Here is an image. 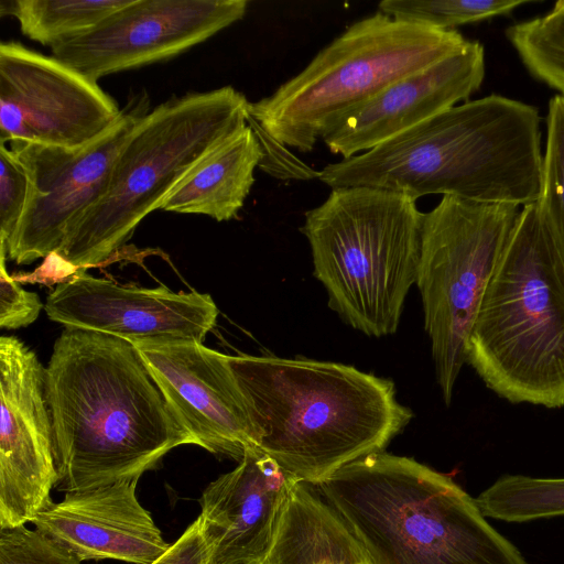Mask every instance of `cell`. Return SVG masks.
Returning <instances> with one entry per match:
<instances>
[{
    "label": "cell",
    "instance_id": "obj_12",
    "mask_svg": "<svg viewBox=\"0 0 564 564\" xmlns=\"http://www.w3.org/2000/svg\"><path fill=\"white\" fill-rule=\"evenodd\" d=\"M248 4L247 0H131L51 52L98 82L184 53L241 20Z\"/></svg>",
    "mask_w": 564,
    "mask_h": 564
},
{
    "label": "cell",
    "instance_id": "obj_18",
    "mask_svg": "<svg viewBox=\"0 0 564 564\" xmlns=\"http://www.w3.org/2000/svg\"><path fill=\"white\" fill-rule=\"evenodd\" d=\"M295 481L253 448L205 488L198 518L213 544L215 564H252L267 552Z\"/></svg>",
    "mask_w": 564,
    "mask_h": 564
},
{
    "label": "cell",
    "instance_id": "obj_29",
    "mask_svg": "<svg viewBox=\"0 0 564 564\" xmlns=\"http://www.w3.org/2000/svg\"><path fill=\"white\" fill-rule=\"evenodd\" d=\"M151 564H215L214 547L197 518L169 549Z\"/></svg>",
    "mask_w": 564,
    "mask_h": 564
},
{
    "label": "cell",
    "instance_id": "obj_19",
    "mask_svg": "<svg viewBox=\"0 0 564 564\" xmlns=\"http://www.w3.org/2000/svg\"><path fill=\"white\" fill-rule=\"evenodd\" d=\"M262 158L260 142L246 124L207 152L167 193L159 209L205 215L217 221L235 219Z\"/></svg>",
    "mask_w": 564,
    "mask_h": 564
},
{
    "label": "cell",
    "instance_id": "obj_20",
    "mask_svg": "<svg viewBox=\"0 0 564 564\" xmlns=\"http://www.w3.org/2000/svg\"><path fill=\"white\" fill-rule=\"evenodd\" d=\"M312 489L292 485L272 542L252 564H371L350 527Z\"/></svg>",
    "mask_w": 564,
    "mask_h": 564
},
{
    "label": "cell",
    "instance_id": "obj_22",
    "mask_svg": "<svg viewBox=\"0 0 564 564\" xmlns=\"http://www.w3.org/2000/svg\"><path fill=\"white\" fill-rule=\"evenodd\" d=\"M475 500L486 518L506 522L564 516V478L503 475Z\"/></svg>",
    "mask_w": 564,
    "mask_h": 564
},
{
    "label": "cell",
    "instance_id": "obj_13",
    "mask_svg": "<svg viewBox=\"0 0 564 564\" xmlns=\"http://www.w3.org/2000/svg\"><path fill=\"white\" fill-rule=\"evenodd\" d=\"M0 529L25 525L58 481L45 369L19 338H0Z\"/></svg>",
    "mask_w": 564,
    "mask_h": 564
},
{
    "label": "cell",
    "instance_id": "obj_16",
    "mask_svg": "<svg viewBox=\"0 0 564 564\" xmlns=\"http://www.w3.org/2000/svg\"><path fill=\"white\" fill-rule=\"evenodd\" d=\"M485 51L468 41L459 51L403 77L339 119L322 138L349 159L468 99L482 84Z\"/></svg>",
    "mask_w": 564,
    "mask_h": 564
},
{
    "label": "cell",
    "instance_id": "obj_23",
    "mask_svg": "<svg viewBox=\"0 0 564 564\" xmlns=\"http://www.w3.org/2000/svg\"><path fill=\"white\" fill-rule=\"evenodd\" d=\"M506 36L533 78L564 94V0L543 15L510 25Z\"/></svg>",
    "mask_w": 564,
    "mask_h": 564
},
{
    "label": "cell",
    "instance_id": "obj_3",
    "mask_svg": "<svg viewBox=\"0 0 564 564\" xmlns=\"http://www.w3.org/2000/svg\"><path fill=\"white\" fill-rule=\"evenodd\" d=\"M259 448L299 481L317 486L383 452L413 417L392 380L307 358L228 355Z\"/></svg>",
    "mask_w": 564,
    "mask_h": 564
},
{
    "label": "cell",
    "instance_id": "obj_21",
    "mask_svg": "<svg viewBox=\"0 0 564 564\" xmlns=\"http://www.w3.org/2000/svg\"><path fill=\"white\" fill-rule=\"evenodd\" d=\"M131 0H2L1 15L14 17L32 41L53 47L98 25Z\"/></svg>",
    "mask_w": 564,
    "mask_h": 564
},
{
    "label": "cell",
    "instance_id": "obj_7",
    "mask_svg": "<svg viewBox=\"0 0 564 564\" xmlns=\"http://www.w3.org/2000/svg\"><path fill=\"white\" fill-rule=\"evenodd\" d=\"M468 41L456 30L378 11L350 24L270 96L249 102L247 124L283 147L311 152L345 115Z\"/></svg>",
    "mask_w": 564,
    "mask_h": 564
},
{
    "label": "cell",
    "instance_id": "obj_28",
    "mask_svg": "<svg viewBox=\"0 0 564 564\" xmlns=\"http://www.w3.org/2000/svg\"><path fill=\"white\" fill-rule=\"evenodd\" d=\"M7 250L0 242V326L15 329L35 322L43 304L39 295L24 290L6 269Z\"/></svg>",
    "mask_w": 564,
    "mask_h": 564
},
{
    "label": "cell",
    "instance_id": "obj_6",
    "mask_svg": "<svg viewBox=\"0 0 564 564\" xmlns=\"http://www.w3.org/2000/svg\"><path fill=\"white\" fill-rule=\"evenodd\" d=\"M424 213L416 199L368 188H332L307 210L306 237L315 278L328 306L368 336L397 332L405 297L416 284Z\"/></svg>",
    "mask_w": 564,
    "mask_h": 564
},
{
    "label": "cell",
    "instance_id": "obj_17",
    "mask_svg": "<svg viewBox=\"0 0 564 564\" xmlns=\"http://www.w3.org/2000/svg\"><path fill=\"white\" fill-rule=\"evenodd\" d=\"M137 484L122 480L68 491L63 500L51 501L32 523L80 561L111 558L151 564L171 544L139 502Z\"/></svg>",
    "mask_w": 564,
    "mask_h": 564
},
{
    "label": "cell",
    "instance_id": "obj_25",
    "mask_svg": "<svg viewBox=\"0 0 564 564\" xmlns=\"http://www.w3.org/2000/svg\"><path fill=\"white\" fill-rule=\"evenodd\" d=\"M528 0H383L380 12L443 31L512 12Z\"/></svg>",
    "mask_w": 564,
    "mask_h": 564
},
{
    "label": "cell",
    "instance_id": "obj_4",
    "mask_svg": "<svg viewBox=\"0 0 564 564\" xmlns=\"http://www.w3.org/2000/svg\"><path fill=\"white\" fill-rule=\"evenodd\" d=\"M314 487L371 564H529L475 498L413 458L371 454Z\"/></svg>",
    "mask_w": 564,
    "mask_h": 564
},
{
    "label": "cell",
    "instance_id": "obj_15",
    "mask_svg": "<svg viewBox=\"0 0 564 564\" xmlns=\"http://www.w3.org/2000/svg\"><path fill=\"white\" fill-rule=\"evenodd\" d=\"M170 411L196 445L238 462L259 436L228 355L196 341L133 345Z\"/></svg>",
    "mask_w": 564,
    "mask_h": 564
},
{
    "label": "cell",
    "instance_id": "obj_2",
    "mask_svg": "<svg viewBox=\"0 0 564 564\" xmlns=\"http://www.w3.org/2000/svg\"><path fill=\"white\" fill-rule=\"evenodd\" d=\"M541 118L532 105L489 95L456 105L371 150L329 163L330 188L527 206L540 197Z\"/></svg>",
    "mask_w": 564,
    "mask_h": 564
},
{
    "label": "cell",
    "instance_id": "obj_27",
    "mask_svg": "<svg viewBox=\"0 0 564 564\" xmlns=\"http://www.w3.org/2000/svg\"><path fill=\"white\" fill-rule=\"evenodd\" d=\"M30 193L28 173L6 143L0 145V242L14 236L23 217Z\"/></svg>",
    "mask_w": 564,
    "mask_h": 564
},
{
    "label": "cell",
    "instance_id": "obj_1",
    "mask_svg": "<svg viewBox=\"0 0 564 564\" xmlns=\"http://www.w3.org/2000/svg\"><path fill=\"white\" fill-rule=\"evenodd\" d=\"M58 490L139 480L181 445H196L170 411L137 348L65 327L45 368Z\"/></svg>",
    "mask_w": 564,
    "mask_h": 564
},
{
    "label": "cell",
    "instance_id": "obj_11",
    "mask_svg": "<svg viewBox=\"0 0 564 564\" xmlns=\"http://www.w3.org/2000/svg\"><path fill=\"white\" fill-rule=\"evenodd\" d=\"M95 82L20 42L0 44V143L75 149L106 132L121 113Z\"/></svg>",
    "mask_w": 564,
    "mask_h": 564
},
{
    "label": "cell",
    "instance_id": "obj_24",
    "mask_svg": "<svg viewBox=\"0 0 564 564\" xmlns=\"http://www.w3.org/2000/svg\"><path fill=\"white\" fill-rule=\"evenodd\" d=\"M546 132L541 192L535 204L564 262V94H556L549 102Z\"/></svg>",
    "mask_w": 564,
    "mask_h": 564
},
{
    "label": "cell",
    "instance_id": "obj_26",
    "mask_svg": "<svg viewBox=\"0 0 564 564\" xmlns=\"http://www.w3.org/2000/svg\"><path fill=\"white\" fill-rule=\"evenodd\" d=\"M0 564H82L65 546L25 525L0 529Z\"/></svg>",
    "mask_w": 564,
    "mask_h": 564
},
{
    "label": "cell",
    "instance_id": "obj_5",
    "mask_svg": "<svg viewBox=\"0 0 564 564\" xmlns=\"http://www.w3.org/2000/svg\"><path fill=\"white\" fill-rule=\"evenodd\" d=\"M466 362L511 403L564 406V262L536 204L520 210L473 322Z\"/></svg>",
    "mask_w": 564,
    "mask_h": 564
},
{
    "label": "cell",
    "instance_id": "obj_8",
    "mask_svg": "<svg viewBox=\"0 0 564 564\" xmlns=\"http://www.w3.org/2000/svg\"><path fill=\"white\" fill-rule=\"evenodd\" d=\"M248 105L224 86L152 108L121 149L105 195L53 254L76 271L105 262L207 152L247 124Z\"/></svg>",
    "mask_w": 564,
    "mask_h": 564
},
{
    "label": "cell",
    "instance_id": "obj_9",
    "mask_svg": "<svg viewBox=\"0 0 564 564\" xmlns=\"http://www.w3.org/2000/svg\"><path fill=\"white\" fill-rule=\"evenodd\" d=\"M520 210L516 205L442 196L424 213L416 285L446 404L466 364L467 338L481 297Z\"/></svg>",
    "mask_w": 564,
    "mask_h": 564
},
{
    "label": "cell",
    "instance_id": "obj_10",
    "mask_svg": "<svg viewBox=\"0 0 564 564\" xmlns=\"http://www.w3.org/2000/svg\"><path fill=\"white\" fill-rule=\"evenodd\" d=\"M150 110L145 93L131 96L117 121L80 148L9 143L30 181L23 217L4 246L10 260L26 264L59 250L70 228L105 195L121 149Z\"/></svg>",
    "mask_w": 564,
    "mask_h": 564
},
{
    "label": "cell",
    "instance_id": "obj_14",
    "mask_svg": "<svg viewBox=\"0 0 564 564\" xmlns=\"http://www.w3.org/2000/svg\"><path fill=\"white\" fill-rule=\"evenodd\" d=\"M44 310L51 321L65 327L116 336L132 345L204 343L218 315L207 293L173 292L165 285H120L85 270L57 284Z\"/></svg>",
    "mask_w": 564,
    "mask_h": 564
}]
</instances>
